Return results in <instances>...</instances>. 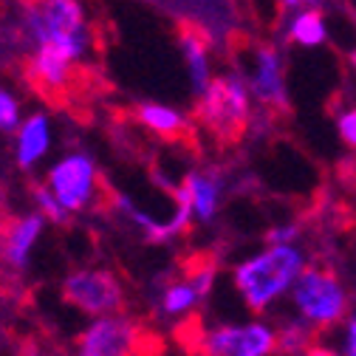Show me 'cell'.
<instances>
[{"instance_id": "6da1fadb", "label": "cell", "mask_w": 356, "mask_h": 356, "mask_svg": "<svg viewBox=\"0 0 356 356\" xmlns=\"http://www.w3.org/2000/svg\"><path fill=\"white\" fill-rule=\"evenodd\" d=\"M305 266L308 254L300 243H266L232 269V286L252 314H263L289 297Z\"/></svg>"}, {"instance_id": "7a4b0ae2", "label": "cell", "mask_w": 356, "mask_h": 356, "mask_svg": "<svg viewBox=\"0 0 356 356\" xmlns=\"http://www.w3.org/2000/svg\"><path fill=\"white\" fill-rule=\"evenodd\" d=\"M294 317L308 323L317 334L339 328L350 317V294L339 275L328 266L308 263L289 291Z\"/></svg>"}, {"instance_id": "3957f363", "label": "cell", "mask_w": 356, "mask_h": 356, "mask_svg": "<svg viewBox=\"0 0 356 356\" xmlns=\"http://www.w3.org/2000/svg\"><path fill=\"white\" fill-rule=\"evenodd\" d=\"M23 37L31 42V49L42 42L63 46L79 63L91 51V29L76 0H26Z\"/></svg>"}, {"instance_id": "277c9868", "label": "cell", "mask_w": 356, "mask_h": 356, "mask_svg": "<svg viewBox=\"0 0 356 356\" xmlns=\"http://www.w3.org/2000/svg\"><path fill=\"white\" fill-rule=\"evenodd\" d=\"M161 337L150 325L119 311L91 317L74 342V356H161Z\"/></svg>"}, {"instance_id": "5b68a950", "label": "cell", "mask_w": 356, "mask_h": 356, "mask_svg": "<svg viewBox=\"0 0 356 356\" xmlns=\"http://www.w3.org/2000/svg\"><path fill=\"white\" fill-rule=\"evenodd\" d=\"M195 116L220 145H235L252 122V91L243 76H212L207 91L198 94Z\"/></svg>"}, {"instance_id": "8992f818", "label": "cell", "mask_w": 356, "mask_h": 356, "mask_svg": "<svg viewBox=\"0 0 356 356\" xmlns=\"http://www.w3.org/2000/svg\"><path fill=\"white\" fill-rule=\"evenodd\" d=\"M190 356H280L277 325L266 320L218 323L187 337Z\"/></svg>"}, {"instance_id": "52a82bcc", "label": "cell", "mask_w": 356, "mask_h": 356, "mask_svg": "<svg viewBox=\"0 0 356 356\" xmlns=\"http://www.w3.org/2000/svg\"><path fill=\"white\" fill-rule=\"evenodd\" d=\"M63 300L85 317L119 314L127 305V289L111 269H76L63 280Z\"/></svg>"}, {"instance_id": "ba28073f", "label": "cell", "mask_w": 356, "mask_h": 356, "mask_svg": "<svg viewBox=\"0 0 356 356\" xmlns=\"http://www.w3.org/2000/svg\"><path fill=\"white\" fill-rule=\"evenodd\" d=\"M46 184L71 215L85 212L102 201L99 167L85 153H71V156L60 159L57 164H51L46 172Z\"/></svg>"}, {"instance_id": "9c48e42d", "label": "cell", "mask_w": 356, "mask_h": 356, "mask_svg": "<svg viewBox=\"0 0 356 356\" xmlns=\"http://www.w3.org/2000/svg\"><path fill=\"white\" fill-rule=\"evenodd\" d=\"M249 68L243 74L252 97L263 108H286V76H283V60L280 51L272 46H254L249 57Z\"/></svg>"}, {"instance_id": "30bf717a", "label": "cell", "mask_w": 356, "mask_h": 356, "mask_svg": "<svg viewBox=\"0 0 356 356\" xmlns=\"http://www.w3.org/2000/svg\"><path fill=\"white\" fill-rule=\"evenodd\" d=\"M46 229V215L42 212H31V215H20L12 218L0 227V260H3L9 269L23 272L29 266V257Z\"/></svg>"}, {"instance_id": "8fae6325", "label": "cell", "mask_w": 356, "mask_h": 356, "mask_svg": "<svg viewBox=\"0 0 356 356\" xmlns=\"http://www.w3.org/2000/svg\"><path fill=\"white\" fill-rule=\"evenodd\" d=\"M209 294L193 280V275L187 269H181L178 275H167L161 277V289H159V300H156V311L164 320H175L181 323L187 317L195 314V308L207 300Z\"/></svg>"}, {"instance_id": "7c38bea8", "label": "cell", "mask_w": 356, "mask_h": 356, "mask_svg": "<svg viewBox=\"0 0 356 356\" xmlns=\"http://www.w3.org/2000/svg\"><path fill=\"white\" fill-rule=\"evenodd\" d=\"M178 187H181V193L187 195V201L193 207L195 224H212L220 209V198H224V181H220V175L209 172V170H193L181 178Z\"/></svg>"}, {"instance_id": "4fadbf2b", "label": "cell", "mask_w": 356, "mask_h": 356, "mask_svg": "<svg viewBox=\"0 0 356 356\" xmlns=\"http://www.w3.org/2000/svg\"><path fill=\"white\" fill-rule=\"evenodd\" d=\"M51 147V122L46 113H31L15 130V159L20 170H34Z\"/></svg>"}, {"instance_id": "5bb4252c", "label": "cell", "mask_w": 356, "mask_h": 356, "mask_svg": "<svg viewBox=\"0 0 356 356\" xmlns=\"http://www.w3.org/2000/svg\"><path fill=\"white\" fill-rule=\"evenodd\" d=\"M136 122L164 142H184L190 136V119L164 102H139Z\"/></svg>"}, {"instance_id": "9a60e30c", "label": "cell", "mask_w": 356, "mask_h": 356, "mask_svg": "<svg viewBox=\"0 0 356 356\" xmlns=\"http://www.w3.org/2000/svg\"><path fill=\"white\" fill-rule=\"evenodd\" d=\"M181 54L187 63V74L193 82L195 97L207 91V85L212 82V68H209V42L207 34L195 26H184L181 29Z\"/></svg>"}, {"instance_id": "2e32d148", "label": "cell", "mask_w": 356, "mask_h": 356, "mask_svg": "<svg viewBox=\"0 0 356 356\" xmlns=\"http://www.w3.org/2000/svg\"><path fill=\"white\" fill-rule=\"evenodd\" d=\"M289 40H291V42H300V46H305V49L323 46V42L328 40L325 17H323L317 9L300 12L297 17H291V26H289Z\"/></svg>"}, {"instance_id": "e0dca14e", "label": "cell", "mask_w": 356, "mask_h": 356, "mask_svg": "<svg viewBox=\"0 0 356 356\" xmlns=\"http://www.w3.org/2000/svg\"><path fill=\"white\" fill-rule=\"evenodd\" d=\"M317 342V331L308 323H302L300 317H289L277 325V350L280 356H294L302 353L305 348H311Z\"/></svg>"}, {"instance_id": "ac0fdd59", "label": "cell", "mask_w": 356, "mask_h": 356, "mask_svg": "<svg viewBox=\"0 0 356 356\" xmlns=\"http://www.w3.org/2000/svg\"><path fill=\"white\" fill-rule=\"evenodd\" d=\"M31 201H34L37 212L46 215L49 224H57V227L68 224L71 212H68V209L60 204V198H57V195L49 190V184H34V187H31Z\"/></svg>"}, {"instance_id": "d6986e66", "label": "cell", "mask_w": 356, "mask_h": 356, "mask_svg": "<svg viewBox=\"0 0 356 356\" xmlns=\"http://www.w3.org/2000/svg\"><path fill=\"white\" fill-rule=\"evenodd\" d=\"M20 127V102L9 88H0V133H12Z\"/></svg>"}, {"instance_id": "ffe728a7", "label": "cell", "mask_w": 356, "mask_h": 356, "mask_svg": "<svg viewBox=\"0 0 356 356\" xmlns=\"http://www.w3.org/2000/svg\"><path fill=\"white\" fill-rule=\"evenodd\" d=\"M302 227L297 220H283V224H275L269 232H266V243H300Z\"/></svg>"}, {"instance_id": "44dd1931", "label": "cell", "mask_w": 356, "mask_h": 356, "mask_svg": "<svg viewBox=\"0 0 356 356\" xmlns=\"http://www.w3.org/2000/svg\"><path fill=\"white\" fill-rule=\"evenodd\" d=\"M339 356H356V314H350L339 325V342H337Z\"/></svg>"}, {"instance_id": "7402d4cb", "label": "cell", "mask_w": 356, "mask_h": 356, "mask_svg": "<svg viewBox=\"0 0 356 356\" xmlns=\"http://www.w3.org/2000/svg\"><path fill=\"white\" fill-rule=\"evenodd\" d=\"M337 130H339V139H342L350 150H356V108H348L345 113H339Z\"/></svg>"}, {"instance_id": "603a6c76", "label": "cell", "mask_w": 356, "mask_h": 356, "mask_svg": "<svg viewBox=\"0 0 356 356\" xmlns=\"http://www.w3.org/2000/svg\"><path fill=\"white\" fill-rule=\"evenodd\" d=\"M294 356H339V353H337V348H325V345L314 342L311 348H305L302 353H294Z\"/></svg>"}, {"instance_id": "cb8c5ba5", "label": "cell", "mask_w": 356, "mask_h": 356, "mask_svg": "<svg viewBox=\"0 0 356 356\" xmlns=\"http://www.w3.org/2000/svg\"><path fill=\"white\" fill-rule=\"evenodd\" d=\"M17 356H60V353H54V350H49V348H34V345H26Z\"/></svg>"}, {"instance_id": "d4e9b609", "label": "cell", "mask_w": 356, "mask_h": 356, "mask_svg": "<svg viewBox=\"0 0 356 356\" xmlns=\"http://www.w3.org/2000/svg\"><path fill=\"white\" fill-rule=\"evenodd\" d=\"M302 3H311V0H283V6H289V9H300Z\"/></svg>"}, {"instance_id": "484cf974", "label": "cell", "mask_w": 356, "mask_h": 356, "mask_svg": "<svg viewBox=\"0 0 356 356\" xmlns=\"http://www.w3.org/2000/svg\"><path fill=\"white\" fill-rule=\"evenodd\" d=\"M350 65H353V71H356V51L350 54Z\"/></svg>"}]
</instances>
